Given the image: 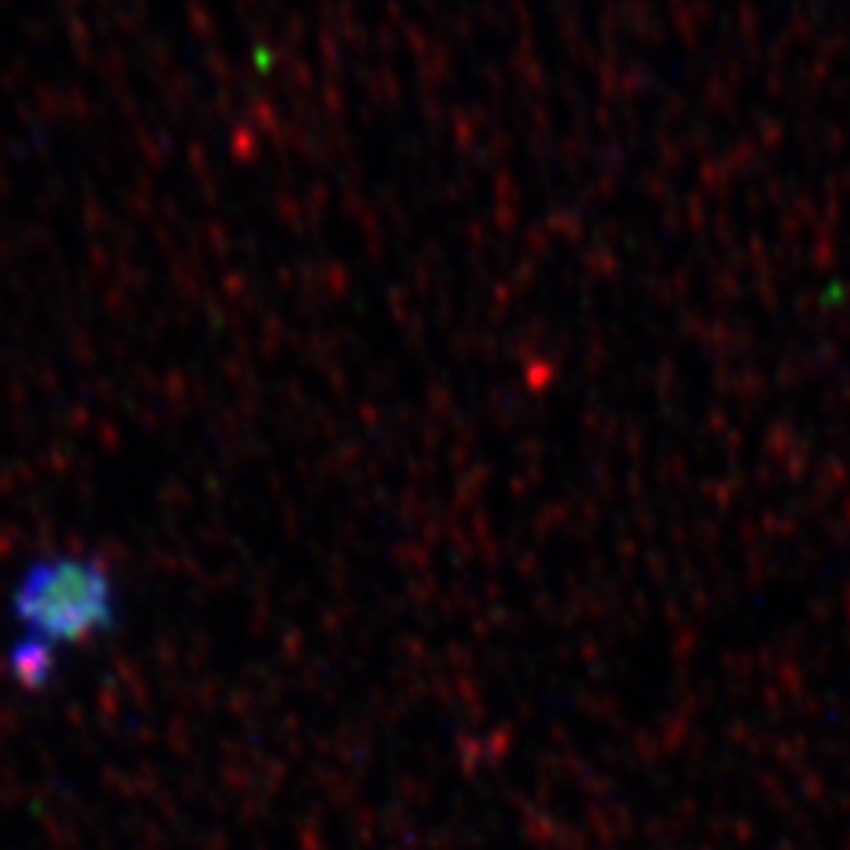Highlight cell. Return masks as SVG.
Here are the masks:
<instances>
[{
  "mask_svg": "<svg viewBox=\"0 0 850 850\" xmlns=\"http://www.w3.org/2000/svg\"><path fill=\"white\" fill-rule=\"evenodd\" d=\"M8 673L19 688L39 691L47 688L57 673V652L50 645L36 642V638L19 634L8 648Z\"/></svg>",
  "mask_w": 850,
  "mask_h": 850,
  "instance_id": "7a4b0ae2",
  "label": "cell"
},
{
  "mask_svg": "<svg viewBox=\"0 0 850 850\" xmlns=\"http://www.w3.org/2000/svg\"><path fill=\"white\" fill-rule=\"evenodd\" d=\"M11 617L25 638L53 652L89 645L113 631L121 617L118 581L104 560L85 552L39 557L14 578Z\"/></svg>",
  "mask_w": 850,
  "mask_h": 850,
  "instance_id": "6da1fadb",
  "label": "cell"
}]
</instances>
